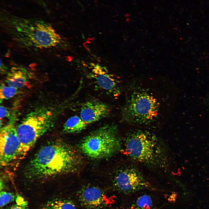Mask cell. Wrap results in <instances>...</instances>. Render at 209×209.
Returning <instances> with one entry per match:
<instances>
[{
    "label": "cell",
    "mask_w": 209,
    "mask_h": 209,
    "mask_svg": "<svg viewBox=\"0 0 209 209\" xmlns=\"http://www.w3.org/2000/svg\"><path fill=\"white\" fill-rule=\"evenodd\" d=\"M83 163L74 148L59 140L49 142L42 147L27 165L24 171L28 178L46 179L77 171Z\"/></svg>",
    "instance_id": "cell-1"
},
{
    "label": "cell",
    "mask_w": 209,
    "mask_h": 209,
    "mask_svg": "<svg viewBox=\"0 0 209 209\" xmlns=\"http://www.w3.org/2000/svg\"><path fill=\"white\" fill-rule=\"evenodd\" d=\"M125 151L130 158L153 168L165 167L167 154L165 145L155 135L141 129L128 133L125 140Z\"/></svg>",
    "instance_id": "cell-2"
},
{
    "label": "cell",
    "mask_w": 209,
    "mask_h": 209,
    "mask_svg": "<svg viewBox=\"0 0 209 209\" xmlns=\"http://www.w3.org/2000/svg\"><path fill=\"white\" fill-rule=\"evenodd\" d=\"M32 21L13 19L4 28L15 41L26 47L47 48L60 43V36L51 25L43 21Z\"/></svg>",
    "instance_id": "cell-3"
},
{
    "label": "cell",
    "mask_w": 209,
    "mask_h": 209,
    "mask_svg": "<svg viewBox=\"0 0 209 209\" xmlns=\"http://www.w3.org/2000/svg\"><path fill=\"white\" fill-rule=\"evenodd\" d=\"M160 103L149 89L133 88L122 110L123 118L128 123L148 125L158 118Z\"/></svg>",
    "instance_id": "cell-4"
},
{
    "label": "cell",
    "mask_w": 209,
    "mask_h": 209,
    "mask_svg": "<svg viewBox=\"0 0 209 209\" xmlns=\"http://www.w3.org/2000/svg\"><path fill=\"white\" fill-rule=\"evenodd\" d=\"M121 140L116 125L108 124L91 132L82 140L80 147L82 152L94 159L110 157L121 148Z\"/></svg>",
    "instance_id": "cell-5"
},
{
    "label": "cell",
    "mask_w": 209,
    "mask_h": 209,
    "mask_svg": "<svg viewBox=\"0 0 209 209\" xmlns=\"http://www.w3.org/2000/svg\"><path fill=\"white\" fill-rule=\"evenodd\" d=\"M52 115L48 111L38 110L28 114L16 127L20 143L19 159H23L38 139L52 125Z\"/></svg>",
    "instance_id": "cell-6"
},
{
    "label": "cell",
    "mask_w": 209,
    "mask_h": 209,
    "mask_svg": "<svg viewBox=\"0 0 209 209\" xmlns=\"http://www.w3.org/2000/svg\"><path fill=\"white\" fill-rule=\"evenodd\" d=\"M113 183L117 190L125 194L152 188L140 171L135 167L130 165L125 167L118 171L115 176Z\"/></svg>",
    "instance_id": "cell-7"
},
{
    "label": "cell",
    "mask_w": 209,
    "mask_h": 209,
    "mask_svg": "<svg viewBox=\"0 0 209 209\" xmlns=\"http://www.w3.org/2000/svg\"><path fill=\"white\" fill-rule=\"evenodd\" d=\"M20 143L16 127L10 123L0 129V162L3 167L9 166L19 159Z\"/></svg>",
    "instance_id": "cell-8"
},
{
    "label": "cell",
    "mask_w": 209,
    "mask_h": 209,
    "mask_svg": "<svg viewBox=\"0 0 209 209\" xmlns=\"http://www.w3.org/2000/svg\"><path fill=\"white\" fill-rule=\"evenodd\" d=\"M110 111L109 106L105 103L96 100H89L81 106L80 117L89 125L106 117Z\"/></svg>",
    "instance_id": "cell-9"
},
{
    "label": "cell",
    "mask_w": 209,
    "mask_h": 209,
    "mask_svg": "<svg viewBox=\"0 0 209 209\" xmlns=\"http://www.w3.org/2000/svg\"><path fill=\"white\" fill-rule=\"evenodd\" d=\"M92 72V77L95 82L103 90L114 96L120 94L117 81L105 67L98 64L93 65Z\"/></svg>",
    "instance_id": "cell-10"
},
{
    "label": "cell",
    "mask_w": 209,
    "mask_h": 209,
    "mask_svg": "<svg viewBox=\"0 0 209 209\" xmlns=\"http://www.w3.org/2000/svg\"><path fill=\"white\" fill-rule=\"evenodd\" d=\"M78 200L81 205L87 209H100L105 204L104 192L95 186L82 188L78 193Z\"/></svg>",
    "instance_id": "cell-11"
},
{
    "label": "cell",
    "mask_w": 209,
    "mask_h": 209,
    "mask_svg": "<svg viewBox=\"0 0 209 209\" xmlns=\"http://www.w3.org/2000/svg\"><path fill=\"white\" fill-rule=\"evenodd\" d=\"M30 73L21 65L12 66L7 73L5 82L7 85L17 89L30 86Z\"/></svg>",
    "instance_id": "cell-12"
},
{
    "label": "cell",
    "mask_w": 209,
    "mask_h": 209,
    "mask_svg": "<svg viewBox=\"0 0 209 209\" xmlns=\"http://www.w3.org/2000/svg\"><path fill=\"white\" fill-rule=\"evenodd\" d=\"M88 125L80 116H73L69 118L64 123L63 131L67 134L78 133L85 129Z\"/></svg>",
    "instance_id": "cell-13"
},
{
    "label": "cell",
    "mask_w": 209,
    "mask_h": 209,
    "mask_svg": "<svg viewBox=\"0 0 209 209\" xmlns=\"http://www.w3.org/2000/svg\"><path fill=\"white\" fill-rule=\"evenodd\" d=\"M41 209H77L71 200L56 199L47 202Z\"/></svg>",
    "instance_id": "cell-14"
},
{
    "label": "cell",
    "mask_w": 209,
    "mask_h": 209,
    "mask_svg": "<svg viewBox=\"0 0 209 209\" xmlns=\"http://www.w3.org/2000/svg\"><path fill=\"white\" fill-rule=\"evenodd\" d=\"M153 204L151 197L148 195H143L138 198L127 209H152Z\"/></svg>",
    "instance_id": "cell-15"
},
{
    "label": "cell",
    "mask_w": 209,
    "mask_h": 209,
    "mask_svg": "<svg viewBox=\"0 0 209 209\" xmlns=\"http://www.w3.org/2000/svg\"><path fill=\"white\" fill-rule=\"evenodd\" d=\"M18 89L2 84L0 88L1 102L4 100L12 98L16 95Z\"/></svg>",
    "instance_id": "cell-16"
},
{
    "label": "cell",
    "mask_w": 209,
    "mask_h": 209,
    "mask_svg": "<svg viewBox=\"0 0 209 209\" xmlns=\"http://www.w3.org/2000/svg\"><path fill=\"white\" fill-rule=\"evenodd\" d=\"M17 196L13 193L1 191L0 194V207H3L15 200Z\"/></svg>",
    "instance_id": "cell-17"
},
{
    "label": "cell",
    "mask_w": 209,
    "mask_h": 209,
    "mask_svg": "<svg viewBox=\"0 0 209 209\" xmlns=\"http://www.w3.org/2000/svg\"><path fill=\"white\" fill-rule=\"evenodd\" d=\"M16 203L5 209H28V203L23 197L18 195L15 199Z\"/></svg>",
    "instance_id": "cell-18"
},
{
    "label": "cell",
    "mask_w": 209,
    "mask_h": 209,
    "mask_svg": "<svg viewBox=\"0 0 209 209\" xmlns=\"http://www.w3.org/2000/svg\"><path fill=\"white\" fill-rule=\"evenodd\" d=\"M0 120H2L4 118L7 117L9 115V111L7 108L5 107L1 106L0 107Z\"/></svg>",
    "instance_id": "cell-19"
},
{
    "label": "cell",
    "mask_w": 209,
    "mask_h": 209,
    "mask_svg": "<svg viewBox=\"0 0 209 209\" xmlns=\"http://www.w3.org/2000/svg\"><path fill=\"white\" fill-rule=\"evenodd\" d=\"M9 70L4 64L1 60L0 64V72L2 74H4L8 73Z\"/></svg>",
    "instance_id": "cell-20"
}]
</instances>
